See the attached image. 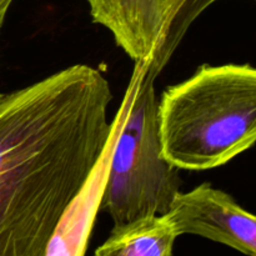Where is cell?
<instances>
[{"label": "cell", "mask_w": 256, "mask_h": 256, "mask_svg": "<svg viewBox=\"0 0 256 256\" xmlns=\"http://www.w3.org/2000/svg\"><path fill=\"white\" fill-rule=\"evenodd\" d=\"M92 22L106 28L118 46L146 66L162 34L165 0H86Z\"/></svg>", "instance_id": "6"}, {"label": "cell", "mask_w": 256, "mask_h": 256, "mask_svg": "<svg viewBox=\"0 0 256 256\" xmlns=\"http://www.w3.org/2000/svg\"><path fill=\"white\" fill-rule=\"evenodd\" d=\"M12 2L14 0H0V30H2V25H4L6 14L9 12L10 6H12Z\"/></svg>", "instance_id": "9"}, {"label": "cell", "mask_w": 256, "mask_h": 256, "mask_svg": "<svg viewBox=\"0 0 256 256\" xmlns=\"http://www.w3.org/2000/svg\"><path fill=\"white\" fill-rule=\"evenodd\" d=\"M162 152L179 170L219 168L256 140V70L202 64L158 102Z\"/></svg>", "instance_id": "2"}, {"label": "cell", "mask_w": 256, "mask_h": 256, "mask_svg": "<svg viewBox=\"0 0 256 256\" xmlns=\"http://www.w3.org/2000/svg\"><path fill=\"white\" fill-rule=\"evenodd\" d=\"M178 238L166 214L142 218L112 228L94 256H172Z\"/></svg>", "instance_id": "7"}, {"label": "cell", "mask_w": 256, "mask_h": 256, "mask_svg": "<svg viewBox=\"0 0 256 256\" xmlns=\"http://www.w3.org/2000/svg\"><path fill=\"white\" fill-rule=\"evenodd\" d=\"M166 215L179 236L198 235L246 256L256 255V218L209 182L178 192Z\"/></svg>", "instance_id": "4"}, {"label": "cell", "mask_w": 256, "mask_h": 256, "mask_svg": "<svg viewBox=\"0 0 256 256\" xmlns=\"http://www.w3.org/2000/svg\"><path fill=\"white\" fill-rule=\"evenodd\" d=\"M6 99H8V94L0 92V110H2V108L4 106L5 102H6Z\"/></svg>", "instance_id": "10"}, {"label": "cell", "mask_w": 256, "mask_h": 256, "mask_svg": "<svg viewBox=\"0 0 256 256\" xmlns=\"http://www.w3.org/2000/svg\"><path fill=\"white\" fill-rule=\"evenodd\" d=\"M130 99L118 132L100 209L114 226L169 212L180 192L179 169L165 160L158 124L155 79L136 62L128 84Z\"/></svg>", "instance_id": "3"}, {"label": "cell", "mask_w": 256, "mask_h": 256, "mask_svg": "<svg viewBox=\"0 0 256 256\" xmlns=\"http://www.w3.org/2000/svg\"><path fill=\"white\" fill-rule=\"evenodd\" d=\"M99 69L64 68L8 92L0 110V256H44L112 134Z\"/></svg>", "instance_id": "1"}, {"label": "cell", "mask_w": 256, "mask_h": 256, "mask_svg": "<svg viewBox=\"0 0 256 256\" xmlns=\"http://www.w3.org/2000/svg\"><path fill=\"white\" fill-rule=\"evenodd\" d=\"M129 99L130 89L126 88L122 104L116 110L114 119L112 120V134L108 140L104 152L82 189L70 202L60 218L48 242L44 256H85L98 212L102 205V192H104L112 148L116 140L118 132L124 120Z\"/></svg>", "instance_id": "5"}, {"label": "cell", "mask_w": 256, "mask_h": 256, "mask_svg": "<svg viewBox=\"0 0 256 256\" xmlns=\"http://www.w3.org/2000/svg\"><path fill=\"white\" fill-rule=\"evenodd\" d=\"M218 0H165V18L162 34L145 75L156 80L164 70L192 22Z\"/></svg>", "instance_id": "8"}]
</instances>
